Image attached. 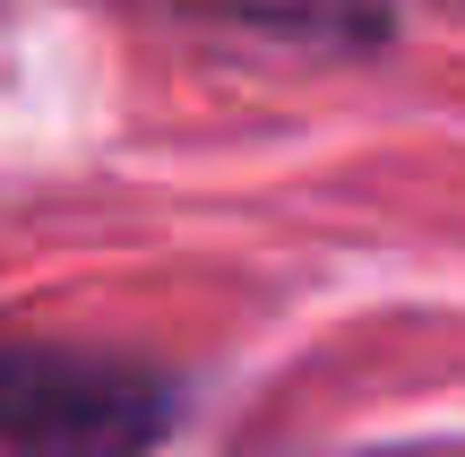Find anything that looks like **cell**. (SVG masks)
Returning <instances> with one entry per match:
<instances>
[{
    "mask_svg": "<svg viewBox=\"0 0 465 457\" xmlns=\"http://www.w3.org/2000/svg\"><path fill=\"white\" fill-rule=\"evenodd\" d=\"M173 414V372L138 354L0 337V457H155Z\"/></svg>",
    "mask_w": 465,
    "mask_h": 457,
    "instance_id": "1",
    "label": "cell"
},
{
    "mask_svg": "<svg viewBox=\"0 0 465 457\" xmlns=\"http://www.w3.org/2000/svg\"><path fill=\"white\" fill-rule=\"evenodd\" d=\"M130 9L267 35V44H293V52H328V61H362V52L397 44V0H130Z\"/></svg>",
    "mask_w": 465,
    "mask_h": 457,
    "instance_id": "2",
    "label": "cell"
}]
</instances>
